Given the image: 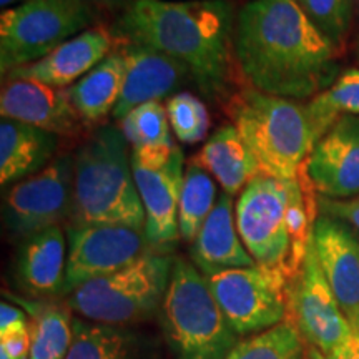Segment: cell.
Wrapping results in <instances>:
<instances>
[{
	"mask_svg": "<svg viewBox=\"0 0 359 359\" xmlns=\"http://www.w3.org/2000/svg\"><path fill=\"white\" fill-rule=\"evenodd\" d=\"M236 15L231 0H132L111 32L182 62L201 95L218 100L231 82Z\"/></svg>",
	"mask_w": 359,
	"mask_h": 359,
	"instance_id": "7a4b0ae2",
	"label": "cell"
},
{
	"mask_svg": "<svg viewBox=\"0 0 359 359\" xmlns=\"http://www.w3.org/2000/svg\"><path fill=\"white\" fill-rule=\"evenodd\" d=\"M160 309L177 359H226L240 343L195 263L175 258Z\"/></svg>",
	"mask_w": 359,
	"mask_h": 359,
	"instance_id": "8992f818",
	"label": "cell"
},
{
	"mask_svg": "<svg viewBox=\"0 0 359 359\" xmlns=\"http://www.w3.org/2000/svg\"><path fill=\"white\" fill-rule=\"evenodd\" d=\"M226 359H304V339L286 318L281 325L240 341Z\"/></svg>",
	"mask_w": 359,
	"mask_h": 359,
	"instance_id": "83f0119b",
	"label": "cell"
},
{
	"mask_svg": "<svg viewBox=\"0 0 359 359\" xmlns=\"http://www.w3.org/2000/svg\"><path fill=\"white\" fill-rule=\"evenodd\" d=\"M195 156L233 198L245 190L251 180L263 173L257 156L233 123L219 127Z\"/></svg>",
	"mask_w": 359,
	"mask_h": 359,
	"instance_id": "7402d4cb",
	"label": "cell"
},
{
	"mask_svg": "<svg viewBox=\"0 0 359 359\" xmlns=\"http://www.w3.org/2000/svg\"><path fill=\"white\" fill-rule=\"evenodd\" d=\"M330 359H359V334L353 333L349 338L341 343L333 353L327 356Z\"/></svg>",
	"mask_w": 359,
	"mask_h": 359,
	"instance_id": "e575fe53",
	"label": "cell"
},
{
	"mask_svg": "<svg viewBox=\"0 0 359 359\" xmlns=\"http://www.w3.org/2000/svg\"><path fill=\"white\" fill-rule=\"evenodd\" d=\"M60 137L32 125L2 118L0 122V185L13 183L42 172L52 163Z\"/></svg>",
	"mask_w": 359,
	"mask_h": 359,
	"instance_id": "44dd1931",
	"label": "cell"
},
{
	"mask_svg": "<svg viewBox=\"0 0 359 359\" xmlns=\"http://www.w3.org/2000/svg\"><path fill=\"white\" fill-rule=\"evenodd\" d=\"M30 331L29 316L24 309L13 306L11 303H2L0 306V338Z\"/></svg>",
	"mask_w": 359,
	"mask_h": 359,
	"instance_id": "d6a6232c",
	"label": "cell"
},
{
	"mask_svg": "<svg viewBox=\"0 0 359 359\" xmlns=\"http://www.w3.org/2000/svg\"><path fill=\"white\" fill-rule=\"evenodd\" d=\"M313 24L333 42L341 52L346 47L351 30L353 0H296Z\"/></svg>",
	"mask_w": 359,
	"mask_h": 359,
	"instance_id": "4dcf8cb0",
	"label": "cell"
},
{
	"mask_svg": "<svg viewBox=\"0 0 359 359\" xmlns=\"http://www.w3.org/2000/svg\"><path fill=\"white\" fill-rule=\"evenodd\" d=\"M32 316L30 321V359H65L74 341V318L69 306L30 303L15 298Z\"/></svg>",
	"mask_w": 359,
	"mask_h": 359,
	"instance_id": "d4e9b609",
	"label": "cell"
},
{
	"mask_svg": "<svg viewBox=\"0 0 359 359\" xmlns=\"http://www.w3.org/2000/svg\"><path fill=\"white\" fill-rule=\"evenodd\" d=\"M288 318L304 343L325 356L354 333L323 273L313 241L302 269L288 285Z\"/></svg>",
	"mask_w": 359,
	"mask_h": 359,
	"instance_id": "8fae6325",
	"label": "cell"
},
{
	"mask_svg": "<svg viewBox=\"0 0 359 359\" xmlns=\"http://www.w3.org/2000/svg\"><path fill=\"white\" fill-rule=\"evenodd\" d=\"M318 193L306 163L293 180L259 173L235 203L241 240L259 266L280 271L291 281L298 275L320 217Z\"/></svg>",
	"mask_w": 359,
	"mask_h": 359,
	"instance_id": "3957f363",
	"label": "cell"
},
{
	"mask_svg": "<svg viewBox=\"0 0 359 359\" xmlns=\"http://www.w3.org/2000/svg\"><path fill=\"white\" fill-rule=\"evenodd\" d=\"M67 251L69 245L60 226L22 240L17 255V278L22 288L34 296L64 293Z\"/></svg>",
	"mask_w": 359,
	"mask_h": 359,
	"instance_id": "ffe728a7",
	"label": "cell"
},
{
	"mask_svg": "<svg viewBox=\"0 0 359 359\" xmlns=\"http://www.w3.org/2000/svg\"><path fill=\"white\" fill-rule=\"evenodd\" d=\"M115 47V37L105 25H95L67 40L34 64L19 67L4 79H25L57 88H69L93 70Z\"/></svg>",
	"mask_w": 359,
	"mask_h": 359,
	"instance_id": "ac0fdd59",
	"label": "cell"
},
{
	"mask_svg": "<svg viewBox=\"0 0 359 359\" xmlns=\"http://www.w3.org/2000/svg\"><path fill=\"white\" fill-rule=\"evenodd\" d=\"M353 6H354V12L359 15V0H353Z\"/></svg>",
	"mask_w": 359,
	"mask_h": 359,
	"instance_id": "f35d334b",
	"label": "cell"
},
{
	"mask_svg": "<svg viewBox=\"0 0 359 359\" xmlns=\"http://www.w3.org/2000/svg\"><path fill=\"white\" fill-rule=\"evenodd\" d=\"M29 2V0H0V6L4 8H12L15 6H20V4H25Z\"/></svg>",
	"mask_w": 359,
	"mask_h": 359,
	"instance_id": "8d00e7d4",
	"label": "cell"
},
{
	"mask_svg": "<svg viewBox=\"0 0 359 359\" xmlns=\"http://www.w3.org/2000/svg\"><path fill=\"white\" fill-rule=\"evenodd\" d=\"M0 115L58 137H75L85 125L72 102L69 88L25 79H7V83H4Z\"/></svg>",
	"mask_w": 359,
	"mask_h": 359,
	"instance_id": "e0dca14e",
	"label": "cell"
},
{
	"mask_svg": "<svg viewBox=\"0 0 359 359\" xmlns=\"http://www.w3.org/2000/svg\"><path fill=\"white\" fill-rule=\"evenodd\" d=\"M67 245L64 293L120 271L151 251L145 231L120 224H70Z\"/></svg>",
	"mask_w": 359,
	"mask_h": 359,
	"instance_id": "7c38bea8",
	"label": "cell"
},
{
	"mask_svg": "<svg viewBox=\"0 0 359 359\" xmlns=\"http://www.w3.org/2000/svg\"><path fill=\"white\" fill-rule=\"evenodd\" d=\"M210 290L238 336L259 334L288 318L290 280L259 264L206 278Z\"/></svg>",
	"mask_w": 359,
	"mask_h": 359,
	"instance_id": "9c48e42d",
	"label": "cell"
},
{
	"mask_svg": "<svg viewBox=\"0 0 359 359\" xmlns=\"http://www.w3.org/2000/svg\"><path fill=\"white\" fill-rule=\"evenodd\" d=\"M30 331L0 338V359H30Z\"/></svg>",
	"mask_w": 359,
	"mask_h": 359,
	"instance_id": "836d02e7",
	"label": "cell"
},
{
	"mask_svg": "<svg viewBox=\"0 0 359 359\" xmlns=\"http://www.w3.org/2000/svg\"><path fill=\"white\" fill-rule=\"evenodd\" d=\"M318 205H320L321 215L341 219L359 233V195L349 200H330L320 196Z\"/></svg>",
	"mask_w": 359,
	"mask_h": 359,
	"instance_id": "1f68e13d",
	"label": "cell"
},
{
	"mask_svg": "<svg viewBox=\"0 0 359 359\" xmlns=\"http://www.w3.org/2000/svg\"><path fill=\"white\" fill-rule=\"evenodd\" d=\"M135 183L145 210V236L154 253L170 255L180 240L178 206L185 175V155L177 145L172 158L160 170L133 163Z\"/></svg>",
	"mask_w": 359,
	"mask_h": 359,
	"instance_id": "5bb4252c",
	"label": "cell"
},
{
	"mask_svg": "<svg viewBox=\"0 0 359 359\" xmlns=\"http://www.w3.org/2000/svg\"><path fill=\"white\" fill-rule=\"evenodd\" d=\"M313 245L336 302L359 334V238L349 224L327 215L316 219Z\"/></svg>",
	"mask_w": 359,
	"mask_h": 359,
	"instance_id": "2e32d148",
	"label": "cell"
},
{
	"mask_svg": "<svg viewBox=\"0 0 359 359\" xmlns=\"http://www.w3.org/2000/svg\"><path fill=\"white\" fill-rule=\"evenodd\" d=\"M125 62L114 47L110 55L69 87L70 98L85 123H98L114 114L123 90Z\"/></svg>",
	"mask_w": 359,
	"mask_h": 359,
	"instance_id": "cb8c5ba5",
	"label": "cell"
},
{
	"mask_svg": "<svg viewBox=\"0 0 359 359\" xmlns=\"http://www.w3.org/2000/svg\"><path fill=\"white\" fill-rule=\"evenodd\" d=\"M65 359H127V339L110 325L74 320V341Z\"/></svg>",
	"mask_w": 359,
	"mask_h": 359,
	"instance_id": "f1b7e54d",
	"label": "cell"
},
{
	"mask_svg": "<svg viewBox=\"0 0 359 359\" xmlns=\"http://www.w3.org/2000/svg\"><path fill=\"white\" fill-rule=\"evenodd\" d=\"M88 0H29L0 15V72L6 77L34 64L62 43L90 29Z\"/></svg>",
	"mask_w": 359,
	"mask_h": 359,
	"instance_id": "ba28073f",
	"label": "cell"
},
{
	"mask_svg": "<svg viewBox=\"0 0 359 359\" xmlns=\"http://www.w3.org/2000/svg\"><path fill=\"white\" fill-rule=\"evenodd\" d=\"M228 115L269 177L293 180L320 135L308 103L268 95L243 85L228 100Z\"/></svg>",
	"mask_w": 359,
	"mask_h": 359,
	"instance_id": "5b68a950",
	"label": "cell"
},
{
	"mask_svg": "<svg viewBox=\"0 0 359 359\" xmlns=\"http://www.w3.org/2000/svg\"><path fill=\"white\" fill-rule=\"evenodd\" d=\"M314 127L321 137L344 115H359V69L341 72L325 92L308 102Z\"/></svg>",
	"mask_w": 359,
	"mask_h": 359,
	"instance_id": "4316f807",
	"label": "cell"
},
{
	"mask_svg": "<svg viewBox=\"0 0 359 359\" xmlns=\"http://www.w3.org/2000/svg\"><path fill=\"white\" fill-rule=\"evenodd\" d=\"M72 224H120L145 231V210L122 130L103 125L74 155Z\"/></svg>",
	"mask_w": 359,
	"mask_h": 359,
	"instance_id": "277c9868",
	"label": "cell"
},
{
	"mask_svg": "<svg viewBox=\"0 0 359 359\" xmlns=\"http://www.w3.org/2000/svg\"><path fill=\"white\" fill-rule=\"evenodd\" d=\"M92 6H100V7H107V8H114L122 6L125 0H88Z\"/></svg>",
	"mask_w": 359,
	"mask_h": 359,
	"instance_id": "d590c367",
	"label": "cell"
},
{
	"mask_svg": "<svg viewBox=\"0 0 359 359\" xmlns=\"http://www.w3.org/2000/svg\"><path fill=\"white\" fill-rule=\"evenodd\" d=\"M191 258L205 278L257 264L238 233L233 196L224 191L191 243Z\"/></svg>",
	"mask_w": 359,
	"mask_h": 359,
	"instance_id": "d6986e66",
	"label": "cell"
},
{
	"mask_svg": "<svg viewBox=\"0 0 359 359\" xmlns=\"http://www.w3.org/2000/svg\"><path fill=\"white\" fill-rule=\"evenodd\" d=\"M115 48L125 62L122 95L111 114L116 122L143 103L168 100L187 83H193L190 70L182 62L155 48L116 39Z\"/></svg>",
	"mask_w": 359,
	"mask_h": 359,
	"instance_id": "4fadbf2b",
	"label": "cell"
},
{
	"mask_svg": "<svg viewBox=\"0 0 359 359\" xmlns=\"http://www.w3.org/2000/svg\"><path fill=\"white\" fill-rule=\"evenodd\" d=\"M175 258L150 253L109 276L88 281L69 296V308L100 325H127L161 306Z\"/></svg>",
	"mask_w": 359,
	"mask_h": 359,
	"instance_id": "52a82bcc",
	"label": "cell"
},
{
	"mask_svg": "<svg viewBox=\"0 0 359 359\" xmlns=\"http://www.w3.org/2000/svg\"><path fill=\"white\" fill-rule=\"evenodd\" d=\"M308 358L309 359H330L327 356H325L321 351H318V349H314V348L308 349Z\"/></svg>",
	"mask_w": 359,
	"mask_h": 359,
	"instance_id": "74e56055",
	"label": "cell"
},
{
	"mask_svg": "<svg viewBox=\"0 0 359 359\" xmlns=\"http://www.w3.org/2000/svg\"><path fill=\"white\" fill-rule=\"evenodd\" d=\"M165 107L170 127L180 143L196 145L205 140L210 130V114L198 97L190 92H180L170 97Z\"/></svg>",
	"mask_w": 359,
	"mask_h": 359,
	"instance_id": "f546056e",
	"label": "cell"
},
{
	"mask_svg": "<svg viewBox=\"0 0 359 359\" xmlns=\"http://www.w3.org/2000/svg\"><path fill=\"white\" fill-rule=\"evenodd\" d=\"M358 58H359V52H358Z\"/></svg>",
	"mask_w": 359,
	"mask_h": 359,
	"instance_id": "ab89813d",
	"label": "cell"
},
{
	"mask_svg": "<svg viewBox=\"0 0 359 359\" xmlns=\"http://www.w3.org/2000/svg\"><path fill=\"white\" fill-rule=\"evenodd\" d=\"M74 201V155L64 154L42 172L11 185L4 193V223L13 236L25 238L70 218Z\"/></svg>",
	"mask_w": 359,
	"mask_h": 359,
	"instance_id": "30bf717a",
	"label": "cell"
},
{
	"mask_svg": "<svg viewBox=\"0 0 359 359\" xmlns=\"http://www.w3.org/2000/svg\"><path fill=\"white\" fill-rule=\"evenodd\" d=\"M217 182L203 168L196 156L188 161L183 175L182 193L178 206L180 238L193 243L200 228L217 205Z\"/></svg>",
	"mask_w": 359,
	"mask_h": 359,
	"instance_id": "484cf974",
	"label": "cell"
},
{
	"mask_svg": "<svg viewBox=\"0 0 359 359\" xmlns=\"http://www.w3.org/2000/svg\"><path fill=\"white\" fill-rule=\"evenodd\" d=\"M118 127L132 150L133 163L148 170H160L172 158L177 143L173 142L167 107L161 102L137 107L120 120Z\"/></svg>",
	"mask_w": 359,
	"mask_h": 359,
	"instance_id": "603a6c76",
	"label": "cell"
},
{
	"mask_svg": "<svg viewBox=\"0 0 359 359\" xmlns=\"http://www.w3.org/2000/svg\"><path fill=\"white\" fill-rule=\"evenodd\" d=\"M318 196L349 200L359 195V115H344L323 135L306 160Z\"/></svg>",
	"mask_w": 359,
	"mask_h": 359,
	"instance_id": "9a60e30c",
	"label": "cell"
},
{
	"mask_svg": "<svg viewBox=\"0 0 359 359\" xmlns=\"http://www.w3.org/2000/svg\"><path fill=\"white\" fill-rule=\"evenodd\" d=\"M235 69L268 95L311 100L339 75L341 50L296 0H251L233 34Z\"/></svg>",
	"mask_w": 359,
	"mask_h": 359,
	"instance_id": "6da1fadb",
	"label": "cell"
}]
</instances>
